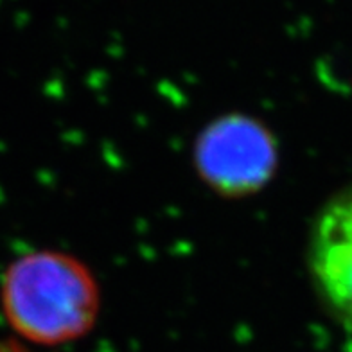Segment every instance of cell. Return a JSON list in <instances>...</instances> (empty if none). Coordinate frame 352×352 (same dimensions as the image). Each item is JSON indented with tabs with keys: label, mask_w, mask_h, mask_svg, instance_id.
Returning <instances> with one entry per match:
<instances>
[{
	"label": "cell",
	"mask_w": 352,
	"mask_h": 352,
	"mask_svg": "<svg viewBox=\"0 0 352 352\" xmlns=\"http://www.w3.org/2000/svg\"><path fill=\"white\" fill-rule=\"evenodd\" d=\"M0 302L6 322L23 342L56 347L94 329L101 293L81 261L61 252L40 250L8 266Z\"/></svg>",
	"instance_id": "1"
},
{
	"label": "cell",
	"mask_w": 352,
	"mask_h": 352,
	"mask_svg": "<svg viewBox=\"0 0 352 352\" xmlns=\"http://www.w3.org/2000/svg\"><path fill=\"white\" fill-rule=\"evenodd\" d=\"M195 167L204 184L223 198H246L274 178L278 164L275 135L246 113H227L205 126L195 144Z\"/></svg>",
	"instance_id": "2"
},
{
	"label": "cell",
	"mask_w": 352,
	"mask_h": 352,
	"mask_svg": "<svg viewBox=\"0 0 352 352\" xmlns=\"http://www.w3.org/2000/svg\"><path fill=\"white\" fill-rule=\"evenodd\" d=\"M307 264L325 307L352 333V195L336 198L320 212Z\"/></svg>",
	"instance_id": "3"
},
{
	"label": "cell",
	"mask_w": 352,
	"mask_h": 352,
	"mask_svg": "<svg viewBox=\"0 0 352 352\" xmlns=\"http://www.w3.org/2000/svg\"><path fill=\"white\" fill-rule=\"evenodd\" d=\"M0 352H28L16 343H0Z\"/></svg>",
	"instance_id": "4"
}]
</instances>
